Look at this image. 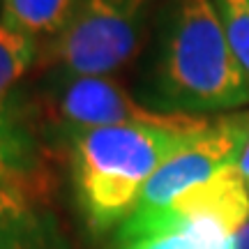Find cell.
<instances>
[{
  "label": "cell",
  "mask_w": 249,
  "mask_h": 249,
  "mask_svg": "<svg viewBox=\"0 0 249 249\" xmlns=\"http://www.w3.org/2000/svg\"><path fill=\"white\" fill-rule=\"evenodd\" d=\"M132 95L150 111L185 118H219L249 104V79L213 0H161Z\"/></svg>",
  "instance_id": "obj_1"
},
{
  "label": "cell",
  "mask_w": 249,
  "mask_h": 249,
  "mask_svg": "<svg viewBox=\"0 0 249 249\" xmlns=\"http://www.w3.org/2000/svg\"><path fill=\"white\" fill-rule=\"evenodd\" d=\"M0 249H74L39 192L0 178Z\"/></svg>",
  "instance_id": "obj_6"
},
{
  "label": "cell",
  "mask_w": 249,
  "mask_h": 249,
  "mask_svg": "<svg viewBox=\"0 0 249 249\" xmlns=\"http://www.w3.org/2000/svg\"><path fill=\"white\" fill-rule=\"evenodd\" d=\"M37 55L39 46L35 39L0 17V116H12L23 81L37 70Z\"/></svg>",
  "instance_id": "obj_10"
},
{
  "label": "cell",
  "mask_w": 249,
  "mask_h": 249,
  "mask_svg": "<svg viewBox=\"0 0 249 249\" xmlns=\"http://www.w3.org/2000/svg\"><path fill=\"white\" fill-rule=\"evenodd\" d=\"M196 132L201 129L113 124L71 136L65 143L70 178L74 201L88 231L95 235L118 231L136 210L148 180Z\"/></svg>",
  "instance_id": "obj_2"
},
{
  "label": "cell",
  "mask_w": 249,
  "mask_h": 249,
  "mask_svg": "<svg viewBox=\"0 0 249 249\" xmlns=\"http://www.w3.org/2000/svg\"><path fill=\"white\" fill-rule=\"evenodd\" d=\"M12 116L37 141L62 145L71 136L113 124H166L176 129H203L213 118L164 116L145 108L116 76L39 70V79L26 92L18 90Z\"/></svg>",
  "instance_id": "obj_3"
},
{
  "label": "cell",
  "mask_w": 249,
  "mask_h": 249,
  "mask_svg": "<svg viewBox=\"0 0 249 249\" xmlns=\"http://www.w3.org/2000/svg\"><path fill=\"white\" fill-rule=\"evenodd\" d=\"M233 238L213 219H176L160 210L127 217L116 231V249H233Z\"/></svg>",
  "instance_id": "obj_7"
},
{
  "label": "cell",
  "mask_w": 249,
  "mask_h": 249,
  "mask_svg": "<svg viewBox=\"0 0 249 249\" xmlns=\"http://www.w3.org/2000/svg\"><path fill=\"white\" fill-rule=\"evenodd\" d=\"M226 42L249 79V0H213Z\"/></svg>",
  "instance_id": "obj_12"
},
{
  "label": "cell",
  "mask_w": 249,
  "mask_h": 249,
  "mask_svg": "<svg viewBox=\"0 0 249 249\" xmlns=\"http://www.w3.org/2000/svg\"><path fill=\"white\" fill-rule=\"evenodd\" d=\"M164 210L176 219H213L235 235L249 222V187L238 164H229L213 178L185 189Z\"/></svg>",
  "instance_id": "obj_8"
},
{
  "label": "cell",
  "mask_w": 249,
  "mask_h": 249,
  "mask_svg": "<svg viewBox=\"0 0 249 249\" xmlns=\"http://www.w3.org/2000/svg\"><path fill=\"white\" fill-rule=\"evenodd\" d=\"M238 169H240L242 178H245V182H247V187H249V141H247V145H245V150H242L240 160H238Z\"/></svg>",
  "instance_id": "obj_14"
},
{
  "label": "cell",
  "mask_w": 249,
  "mask_h": 249,
  "mask_svg": "<svg viewBox=\"0 0 249 249\" xmlns=\"http://www.w3.org/2000/svg\"><path fill=\"white\" fill-rule=\"evenodd\" d=\"M249 141V111L213 118L187 145L161 164L148 180L132 214H152L171 205L185 189L213 178L229 164H238ZM129 214V217H132Z\"/></svg>",
  "instance_id": "obj_5"
},
{
  "label": "cell",
  "mask_w": 249,
  "mask_h": 249,
  "mask_svg": "<svg viewBox=\"0 0 249 249\" xmlns=\"http://www.w3.org/2000/svg\"><path fill=\"white\" fill-rule=\"evenodd\" d=\"M160 0H76L70 23L39 49L37 70L116 76L139 60Z\"/></svg>",
  "instance_id": "obj_4"
},
{
  "label": "cell",
  "mask_w": 249,
  "mask_h": 249,
  "mask_svg": "<svg viewBox=\"0 0 249 249\" xmlns=\"http://www.w3.org/2000/svg\"><path fill=\"white\" fill-rule=\"evenodd\" d=\"M76 0H0V17L33 37L42 49L70 23Z\"/></svg>",
  "instance_id": "obj_11"
},
{
  "label": "cell",
  "mask_w": 249,
  "mask_h": 249,
  "mask_svg": "<svg viewBox=\"0 0 249 249\" xmlns=\"http://www.w3.org/2000/svg\"><path fill=\"white\" fill-rule=\"evenodd\" d=\"M233 249H249V222L233 238Z\"/></svg>",
  "instance_id": "obj_13"
},
{
  "label": "cell",
  "mask_w": 249,
  "mask_h": 249,
  "mask_svg": "<svg viewBox=\"0 0 249 249\" xmlns=\"http://www.w3.org/2000/svg\"><path fill=\"white\" fill-rule=\"evenodd\" d=\"M0 178L39 194L46 185L42 145L26 124L12 116H0Z\"/></svg>",
  "instance_id": "obj_9"
}]
</instances>
